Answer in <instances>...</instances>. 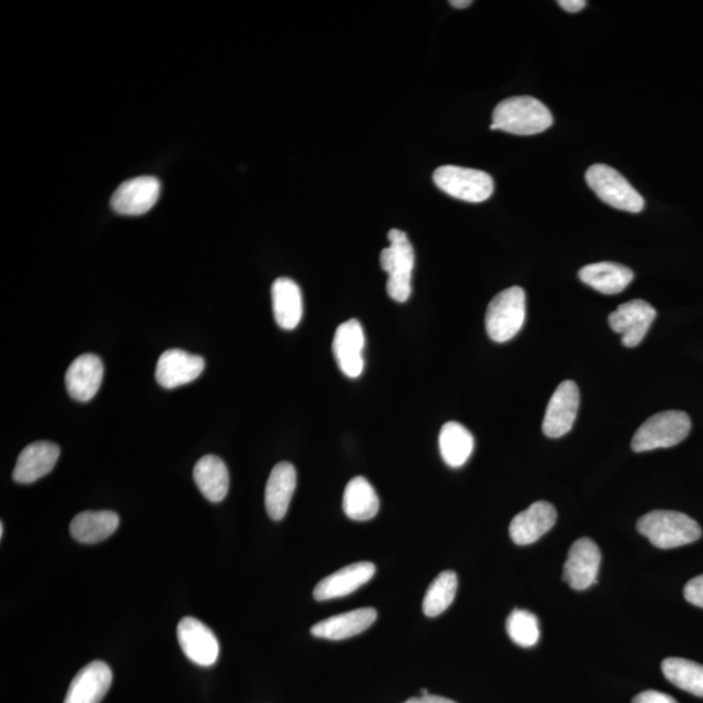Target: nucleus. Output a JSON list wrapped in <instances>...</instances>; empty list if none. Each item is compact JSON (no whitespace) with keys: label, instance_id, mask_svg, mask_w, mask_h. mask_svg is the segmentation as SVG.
Segmentation results:
<instances>
[{"label":"nucleus","instance_id":"1","mask_svg":"<svg viewBox=\"0 0 703 703\" xmlns=\"http://www.w3.org/2000/svg\"><path fill=\"white\" fill-rule=\"evenodd\" d=\"M553 124L551 112L533 96H512L498 104L492 114L491 131L532 136Z\"/></svg>","mask_w":703,"mask_h":703},{"label":"nucleus","instance_id":"2","mask_svg":"<svg viewBox=\"0 0 703 703\" xmlns=\"http://www.w3.org/2000/svg\"><path fill=\"white\" fill-rule=\"evenodd\" d=\"M638 530L662 550L682 548L699 541L702 536L697 521L676 511L649 512L639 520Z\"/></svg>","mask_w":703,"mask_h":703},{"label":"nucleus","instance_id":"3","mask_svg":"<svg viewBox=\"0 0 703 703\" xmlns=\"http://www.w3.org/2000/svg\"><path fill=\"white\" fill-rule=\"evenodd\" d=\"M388 241L390 246L380 252V265L388 274L387 294L395 302L406 303L412 294L414 246L406 232L396 228L388 232Z\"/></svg>","mask_w":703,"mask_h":703},{"label":"nucleus","instance_id":"4","mask_svg":"<svg viewBox=\"0 0 703 703\" xmlns=\"http://www.w3.org/2000/svg\"><path fill=\"white\" fill-rule=\"evenodd\" d=\"M692 422L682 410H665L649 418L632 439L634 452H648L682 444L690 436Z\"/></svg>","mask_w":703,"mask_h":703},{"label":"nucleus","instance_id":"5","mask_svg":"<svg viewBox=\"0 0 703 703\" xmlns=\"http://www.w3.org/2000/svg\"><path fill=\"white\" fill-rule=\"evenodd\" d=\"M527 317V296L521 287L507 288L492 298L486 312V332L490 339L506 343L518 335Z\"/></svg>","mask_w":703,"mask_h":703},{"label":"nucleus","instance_id":"6","mask_svg":"<svg viewBox=\"0 0 703 703\" xmlns=\"http://www.w3.org/2000/svg\"><path fill=\"white\" fill-rule=\"evenodd\" d=\"M587 182L590 189L604 204L628 213H641L645 207L641 194L617 170L608 164H593L587 171Z\"/></svg>","mask_w":703,"mask_h":703},{"label":"nucleus","instance_id":"7","mask_svg":"<svg viewBox=\"0 0 703 703\" xmlns=\"http://www.w3.org/2000/svg\"><path fill=\"white\" fill-rule=\"evenodd\" d=\"M432 181L448 196L472 204L489 200L493 192L492 177L480 170L442 166L434 171Z\"/></svg>","mask_w":703,"mask_h":703},{"label":"nucleus","instance_id":"8","mask_svg":"<svg viewBox=\"0 0 703 703\" xmlns=\"http://www.w3.org/2000/svg\"><path fill=\"white\" fill-rule=\"evenodd\" d=\"M656 318V310L641 298L628 302L619 306L609 317V324L613 332L622 335L623 346L638 347L645 339L649 328Z\"/></svg>","mask_w":703,"mask_h":703},{"label":"nucleus","instance_id":"9","mask_svg":"<svg viewBox=\"0 0 703 703\" xmlns=\"http://www.w3.org/2000/svg\"><path fill=\"white\" fill-rule=\"evenodd\" d=\"M162 185L154 176L131 179L118 186L112 194L111 206L121 215L136 216L151 212L159 202Z\"/></svg>","mask_w":703,"mask_h":703},{"label":"nucleus","instance_id":"10","mask_svg":"<svg viewBox=\"0 0 703 703\" xmlns=\"http://www.w3.org/2000/svg\"><path fill=\"white\" fill-rule=\"evenodd\" d=\"M580 408V390L573 380H564L551 396L543 418L546 437L560 438L573 428Z\"/></svg>","mask_w":703,"mask_h":703},{"label":"nucleus","instance_id":"11","mask_svg":"<svg viewBox=\"0 0 703 703\" xmlns=\"http://www.w3.org/2000/svg\"><path fill=\"white\" fill-rule=\"evenodd\" d=\"M602 556L600 548L590 538H580L568 552L563 580L574 590H587L597 582Z\"/></svg>","mask_w":703,"mask_h":703},{"label":"nucleus","instance_id":"12","mask_svg":"<svg viewBox=\"0 0 703 703\" xmlns=\"http://www.w3.org/2000/svg\"><path fill=\"white\" fill-rule=\"evenodd\" d=\"M177 640L183 653L198 665H213L218 661L220 642L206 624L194 618H184L177 625Z\"/></svg>","mask_w":703,"mask_h":703},{"label":"nucleus","instance_id":"13","mask_svg":"<svg viewBox=\"0 0 703 703\" xmlns=\"http://www.w3.org/2000/svg\"><path fill=\"white\" fill-rule=\"evenodd\" d=\"M365 334L357 319L344 322L338 328L333 342L336 363L343 374L349 378H358L364 371Z\"/></svg>","mask_w":703,"mask_h":703},{"label":"nucleus","instance_id":"14","mask_svg":"<svg viewBox=\"0 0 703 703\" xmlns=\"http://www.w3.org/2000/svg\"><path fill=\"white\" fill-rule=\"evenodd\" d=\"M204 369L205 360L201 356L182 349H169L156 364L155 379L162 387L172 390L193 383Z\"/></svg>","mask_w":703,"mask_h":703},{"label":"nucleus","instance_id":"15","mask_svg":"<svg viewBox=\"0 0 703 703\" xmlns=\"http://www.w3.org/2000/svg\"><path fill=\"white\" fill-rule=\"evenodd\" d=\"M374 574H376V566L370 562H358L344 567L318 582L314 589V600L324 602L346 597L369 582Z\"/></svg>","mask_w":703,"mask_h":703},{"label":"nucleus","instance_id":"16","mask_svg":"<svg viewBox=\"0 0 703 703\" xmlns=\"http://www.w3.org/2000/svg\"><path fill=\"white\" fill-rule=\"evenodd\" d=\"M557 510L549 502H536L526 511L516 514L510 536L516 544L527 546L540 540L557 522Z\"/></svg>","mask_w":703,"mask_h":703},{"label":"nucleus","instance_id":"17","mask_svg":"<svg viewBox=\"0 0 703 703\" xmlns=\"http://www.w3.org/2000/svg\"><path fill=\"white\" fill-rule=\"evenodd\" d=\"M112 684V672L104 662H92L74 676L64 703H100Z\"/></svg>","mask_w":703,"mask_h":703},{"label":"nucleus","instance_id":"18","mask_svg":"<svg viewBox=\"0 0 703 703\" xmlns=\"http://www.w3.org/2000/svg\"><path fill=\"white\" fill-rule=\"evenodd\" d=\"M103 370L99 356L88 354L78 357L65 373V387L71 398L81 403L91 401L102 385Z\"/></svg>","mask_w":703,"mask_h":703},{"label":"nucleus","instance_id":"19","mask_svg":"<svg viewBox=\"0 0 703 703\" xmlns=\"http://www.w3.org/2000/svg\"><path fill=\"white\" fill-rule=\"evenodd\" d=\"M61 450L55 444L35 442L21 451L13 469V481L22 485L33 483L48 476L54 469Z\"/></svg>","mask_w":703,"mask_h":703},{"label":"nucleus","instance_id":"20","mask_svg":"<svg viewBox=\"0 0 703 703\" xmlns=\"http://www.w3.org/2000/svg\"><path fill=\"white\" fill-rule=\"evenodd\" d=\"M297 485V473L291 462L276 463L266 483L265 506L268 516L279 521L287 514Z\"/></svg>","mask_w":703,"mask_h":703},{"label":"nucleus","instance_id":"21","mask_svg":"<svg viewBox=\"0 0 703 703\" xmlns=\"http://www.w3.org/2000/svg\"><path fill=\"white\" fill-rule=\"evenodd\" d=\"M377 617L378 613L374 609H358L322 620L312 626L310 632L318 639L346 640L368 630L376 622Z\"/></svg>","mask_w":703,"mask_h":703},{"label":"nucleus","instance_id":"22","mask_svg":"<svg viewBox=\"0 0 703 703\" xmlns=\"http://www.w3.org/2000/svg\"><path fill=\"white\" fill-rule=\"evenodd\" d=\"M273 310L276 324L283 330H294L303 318V295L296 282L289 278L276 279L272 287Z\"/></svg>","mask_w":703,"mask_h":703},{"label":"nucleus","instance_id":"23","mask_svg":"<svg viewBox=\"0 0 703 703\" xmlns=\"http://www.w3.org/2000/svg\"><path fill=\"white\" fill-rule=\"evenodd\" d=\"M582 283L603 295H618L634 279V273L615 262H598L582 267L579 273Z\"/></svg>","mask_w":703,"mask_h":703},{"label":"nucleus","instance_id":"24","mask_svg":"<svg viewBox=\"0 0 703 703\" xmlns=\"http://www.w3.org/2000/svg\"><path fill=\"white\" fill-rule=\"evenodd\" d=\"M193 478L208 502L221 503L227 497L230 473L226 463L218 456L206 455L201 458L194 467Z\"/></svg>","mask_w":703,"mask_h":703},{"label":"nucleus","instance_id":"25","mask_svg":"<svg viewBox=\"0 0 703 703\" xmlns=\"http://www.w3.org/2000/svg\"><path fill=\"white\" fill-rule=\"evenodd\" d=\"M119 523L121 519L115 512H81L71 522V536L80 543H99L114 534Z\"/></svg>","mask_w":703,"mask_h":703},{"label":"nucleus","instance_id":"26","mask_svg":"<svg viewBox=\"0 0 703 703\" xmlns=\"http://www.w3.org/2000/svg\"><path fill=\"white\" fill-rule=\"evenodd\" d=\"M343 510L350 520L368 521L379 511V498L371 483L358 476L350 480L344 490Z\"/></svg>","mask_w":703,"mask_h":703},{"label":"nucleus","instance_id":"27","mask_svg":"<svg viewBox=\"0 0 703 703\" xmlns=\"http://www.w3.org/2000/svg\"><path fill=\"white\" fill-rule=\"evenodd\" d=\"M439 450L448 467H462L475 450L472 432L459 422L445 424L439 434Z\"/></svg>","mask_w":703,"mask_h":703},{"label":"nucleus","instance_id":"28","mask_svg":"<svg viewBox=\"0 0 703 703\" xmlns=\"http://www.w3.org/2000/svg\"><path fill=\"white\" fill-rule=\"evenodd\" d=\"M662 671L670 683L687 693L703 697V665L683 658H668Z\"/></svg>","mask_w":703,"mask_h":703},{"label":"nucleus","instance_id":"29","mask_svg":"<svg viewBox=\"0 0 703 703\" xmlns=\"http://www.w3.org/2000/svg\"><path fill=\"white\" fill-rule=\"evenodd\" d=\"M458 592V574L445 571L431 582L426 592L422 610L426 617L436 618L452 604Z\"/></svg>","mask_w":703,"mask_h":703},{"label":"nucleus","instance_id":"30","mask_svg":"<svg viewBox=\"0 0 703 703\" xmlns=\"http://www.w3.org/2000/svg\"><path fill=\"white\" fill-rule=\"evenodd\" d=\"M510 639L521 648H532L540 641V620L533 612L527 610H513L506 623Z\"/></svg>","mask_w":703,"mask_h":703},{"label":"nucleus","instance_id":"31","mask_svg":"<svg viewBox=\"0 0 703 703\" xmlns=\"http://www.w3.org/2000/svg\"><path fill=\"white\" fill-rule=\"evenodd\" d=\"M684 597L687 602L703 609V574L692 579L684 588Z\"/></svg>","mask_w":703,"mask_h":703},{"label":"nucleus","instance_id":"32","mask_svg":"<svg viewBox=\"0 0 703 703\" xmlns=\"http://www.w3.org/2000/svg\"><path fill=\"white\" fill-rule=\"evenodd\" d=\"M632 703H677V701L662 692L646 691L635 695Z\"/></svg>","mask_w":703,"mask_h":703},{"label":"nucleus","instance_id":"33","mask_svg":"<svg viewBox=\"0 0 703 703\" xmlns=\"http://www.w3.org/2000/svg\"><path fill=\"white\" fill-rule=\"evenodd\" d=\"M558 4L567 12L578 13L585 9L588 2L585 0H560Z\"/></svg>","mask_w":703,"mask_h":703},{"label":"nucleus","instance_id":"34","mask_svg":"<svg viewBox=\"0 0 703 703\" xmlns=\"http://www.w3.org/2000/svg\"><path fill=\"white\" fill-rule=\"evenodd\" d=\"M404 703H458L452 700H448L446 697H440V695H418V697L409 699Z\"/></svg>","mask_w":703,"mask_h":703},{"label":"nucleus","instance_id":"35","mask_svg":"<svg viewBox=\"0 0 703 703\" xmlns=\"http://www.w3.org/2000/svg\"><path fill=\"white\" fill-rule=\"evenodd\" d=\"M473 2H470V0H452V2H450V4L452 7H455V9H467V7L472 6Z\"/></svg>","mask_w":703,"mask_h":703},{"label":"nucleus","instance_id":"36","mask_svg":"<svg viewBox=\"0 0 703 703\" xmlns=\"http://www.w3.org/2000/svg\"><path fill=\"white\" fill-rule=\"evenodd\" d=\"M3 534H4V527H3V522H2V523H0V537L3 538Z\"/></svg>","mask_w":703,"mask_h":703},{"label":"nucleus","instance_id":"37","mask_svg":"<svg viewBox=\"0 0 703 703\" xmlns=\"http://www.w3.org/2000/svg\"><path fill=\"white\" fill-rule=\"evenodd\" d=\"M428 694H429V692H428V691H426V690H421V695H428Z\"/></svg>","mask_w":703,"mask_h":703}]
</instances>
